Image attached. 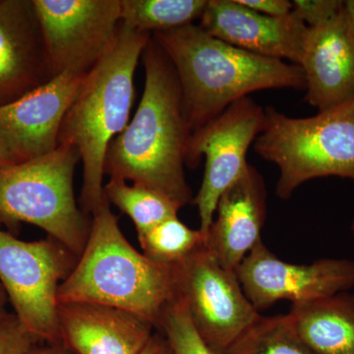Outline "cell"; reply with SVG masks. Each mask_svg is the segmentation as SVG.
I'll return each instance as SVG.
<instances>
[{"label": "cell", "instance_id": "6da1fadb", "mask_svg": "<svg viewBox=\"0 0 354 354\" xmlns=\"http://www.w3.org/2000/svg\"><path fill=\"white\" fill-rule=\"evenodd\" d=\"M145 87L125 129L109 144L104 174L162 193L183 208L192 202L186 153L192 131L171 60L151 37L142 53Z\"/></svg>", "mask_w": 354, "mask_h": 354}, {"label": "cell", "instance_id": "7a4b0ae2", "mask_svg": "<svg viewBox=\"0 0 354 354\" xmlns=\"http://www.w3.org/2000/svg\"><path fill=\"white\" fill-rule=\"evenodd\" d=\"M152 37L176 70L192 133L252 93L305 90L299 65L241 50L211 36L199 25L155 32Z\"/></svg>", "mask_w": 354, "mask_h": 354}, {"label": "cell", "instance_id": "3957f363", "mask_svg": "<svg viewBox=\"0 0 354 354\" xmlns=\"http://www.w3.org/2000/svg\"><path fill=\"white\" fill-rule=\"evenodd\" d=\"M151 37L120 22L113 44L88 72L60 128L58 145L74 147L83 164L80 205L86 215L93 216L106 200V153L129 123L135 70Z\"/></svg>", "mask_w": 354, "mask_h": 354}, {"label": "cell", "instance_id": "277c9868", "mask_svg": "<svg viewBox=\"0 0 354 354\" xmlns=\"http://www.w3.org/2000/svg\"><path fill=\"white\" fill-rule=\"evenodd\" d=\"M108 200L93 214L87 243L58 290V304L90 302L136 314L158 328L176 283L171 266L139 252L121 232Z\"/></svg>", "mask_w": 354, "mask_h": 354}, {"label": "cell", "instance_id": "5b68a950", "mask_svg": "<svg viewBox=\"0 0 354 354\" xmlns=\"http://www.w3.org/2000/svg\"><path fill=\"white\" fill-rule=\"evenodd\" d=\"M264 128L255 152L278 167L281 199L312 179L337 176L354 180V100L305 118L265 109Z\"/></svg>", "mask_w": 354, "mask_h": 354}, {"label": "cell", "instance_id": "8992f818", "mask_svg": "<svg viewBox=\"0 0 354 354\" xmlns=\"http://www.w3.org/2000/svg\"><path fill=\"white\" fill-rule=\"evenodd\" d=\"M79 162L74 147L58 145L48 155L0 167V223L12 230L21 223L41 228L79 257L92 227L74 194Z\"/></svg>", "mask_w": 354, "mask_h": 354}, {"label": "cell", "instance_id": "52a82bcc", "mask_svg": "<svg viewBox=\"0 0 354 354\" xmlns=\"http://www.w3.org/2000/svg\"><path fill=\"white\" fill-rule=\"evenodd\" d=\"M77 260L51 237L24 241L0 230V283L14 315L39 342L62 344L58 290Z\"/></svg>", "mask_w": 354, "mask_h": 354}, {"label": "cell", "instance_id": "ba28073f", "mask_svg": "<svg viewBox=\"0 0 354 354\" xmlns=\"http://www.w3.org/2000/svg\"><path fill=\"white\" fill-rule=\"evenodd\" d=\"M171 268L176 295L214 353H225L261 315L246 297L236 272L221 266L206 243Z\"/></svg>", "mask_w": 354, "mask_h": 354}, {"label": "cell", "instance_id": "9c48e42d", "mask_svg": "<svg viewBox=\"0 0 354 354\" xmlns=\"http://www.w3.org/2000/svg\"><path fill=\"white\" fill-rule=\"evenodd\" d=\"M265 120V109L245 97L191 135L186 167L195 169L205 158L201 186L192 200L200 216L199 230L205 235L221 194L246 171L247 153L262 132Z\"/></svg>", "mask_w": 354, "mask_h": 354}, {"label": "cell", "instance_id": "30bf717a", "mask_svg": "<svg viewBox=\"0 0 354 354\" xmlns=\"http://www.w3.org/2000/svg\"><path fill=\"white\" fill-rule=\"evenodd\" d=\"M51 76L87 74L113 44L120 0H32Z\"/></svg>", "mask_w": 354, "mask_h": 354}, {"label": "cell", "instance_id": "8fae6325", "mask_svg": "<svg viewBox=\"0 0 354 354\" xmlns=\"http://www.w3.org/2000/svg\"><path fill=\"white\" fill-rule=\"evenodd\" d=\"M236 274L259 312L279 300L300 304L346 292L354 286V261L327 258L293 264L279 259L262 241L242 261Z\"/></svg>", "mask_w": 354, "mask_h": 354}, {"label": "cell", "instance_id": "7c38bea8", "mask_svg": "<svg viewBox=\"0 0 354 354\" xmlns=\"http://www.w3.org/2000/svg\"><path fill=\"white\" fill-rule=\"evenodd\" d=\"M87 74L64 72L0 108V135L15 164L48 155L57 148L65 115Z\"/></svg>", "mask_w": 354, "mask_h": 354}, {"label": "cell", "instance_id": "4fadbf2b", "mask_svg": "<svg viewBox=\"0 0 354 354\" xmlns=\"http://www.w3.org/2000/svg\"><path fill=\"white\" fill-rule=\"evenodd\" d=\"M200 27L211 36L254 55L299 65L308 27L295 13L271 17L237 0H208Z\"/></svg>", "mask_w": 354, "mask_h": 354}, {"label": "cell", "instance_id": "5bb4252c", "mask_svg": "<svg viewBox=\"0 0 354 354\" xmlns=\"http://www.w3.org/2000/svg\"><path fill=\"white\" fill-rule=\"evenodd\" d=\"M299 66L304 72L305 101L326 111L354 100V29L344 10L308 28Z\"/></svg>", "mask_w": 354, "mask_h": 354}, {"label": "cell", "instance_id": "9a60e30c", "mask_svg": "<svg viewBox=\"0 0 354 354\" xmlns=\"http://www.w3.org/2000/svg\"><path fill=\"white\" fill-rule=\"evenodd\" d=\"M51 79L32 0H0V108Z\"/></svg>", "mask_w": 354, "mask_h": 354}, {"label": "cell", "instance_id": "2e32d148", "mask_svg": "<svg viewBox=\"0 0 354 354\" xmlns=\"http://www.w3.org/2000/svg\"><path fill=\"white\" fill-rule=\"evenodd\" d=\"M267 216L264 179L252 165L221 194L206 234V245L221 266L236 272L262 241Z\"/></svg>", "mask_w": 354, "mask_h": 354}, {"label": "cell", "instance_id": "e0dca14e", "mask_svg": "<svg viewBox=\"0 0 354 354\" xmlns=\"http://www.w3.org/2000/svg\"><path fill=\"white\" fill-rule=\"evenodd\" d=\"M62 344L75 354H138L156 329L131 312L90 304H58Z\"/></svg>", "mask_w": 354, "mask_h": 354}, {"label": "cell", "instance_id": "ac0fdd59", "mask_svg": "<svg viewBox=\"0 0 354 354\" xmlns=\"http://www.w3.org/2000/svg\"><path fill=\"white\" fill-rule=\"evenodd\" d=\"M288 314L298 337L314 354H354V295L293 304Z\"/></svg>", "mask_w": 354, "mask_h": 354}, {"label": "cell", "instance_id": "d6986e66", "mask_svg": "<svg viewBox=\"0 0 354 354\" xmlns=\"http://www.w3.org/2000/svg\"><path fill=\"white\" fill-rule=\"evenodd\" d=\"M104 193L109 204L131 218L138 237L165 221L176 218L181 209L176 202L152 188L137 183L128 185L121 179H109Z\"/></svg>", "mask_w": 354, "mask_h": 354}, {"label": "cell", "instance_id": "ffe728a7", "mask_svg": "<svg viewBox=\"0 0 354 354\" xmlns=\"http://www.w3.org/2000/svg\"><path fill=\"white\" fill-rule=\"evenodd\" d=\"M208 0H120V21L136 31L153 35L193 24Z\"/></svg>", "mask_w": 354, "mask_h": 354}, {"label": "cell", "instance_id": "44dd1931", "mask_svg": "<svg viewBox=\"0 0 354 354\" xmlns=\"http://www.w3.org/2000/svg\"><path fill=\"white\" fill-rule=\"evenodd\" d=\"M223 354H314L298 337L290 314L260 315Z\"/></svg>", "mask_w": 354, "mask_h": 354}, {"label": "cell", "instance_id": "7402d4cb", "mask_svg": "<svg viewBox=\"0 0 354 354\" xmlns=\"http://www.w3.org/2000/svg\"><path fill=\"white\" fill-rule=\"evenodd\" d=\"M144 255L158 264L171 266L206 243V235L176 218H169L138 237Z\"/></svg>", "mask_w": 354, "mask_h": 354}, {"label": "cell", "instance_id": "603a6c76", "mask_svg": "<svg viewBox=\"0 0 354 354\" xmlns=\"http://www.w3.org/2000/svg\"><path fill=\"white\" fill-rule=\"evenodd\" d=\"M157 330L167 337L174 354H216L198 334L183 300L176 292L162 311Z\"/></svg>", "mask_w": 354, "mask_h": 354}, {"label": "cell", "instance_id": "cb8c5ba5", "mask_svg": "<svg viewBox=\"0 0 354 354\" xmlns=\"http://www.w3.org/2000/svg\"><path fill=\"white\" fill-rule=\"evenodd\" d=\"M38 342L15 315L0 321V354H30Z\"/></svg>", "mask_w": 354, "mask_h": 354}, {"label": "cell", "instance_id": "d4e9b609", "mask_svg": "<svg viewBox=\"0 0 354 354\" xmlns=\"http://www.w3.org/2000/svg\"><path fill=\"white\" fill-rule=\"evenodd\" d=\"M339 0H293L292 12L308 28L317 27L341 12Z\"/></svg>", "mask_w": 354, "mask_h": 354}, {"label": "cell", "instance_id": "484cf974", "mask_svg": "<svg viewBox=\"0 0 354 354\" xmlns=\"http://www.w3.org/2000/svg\"><path fill=\"white\" fill-rule=\"evenodd\" d=\"M239 3L271 17H285L292 12V1L290 0H237Z\"/></svg>", "mask_w": 354, "mask_h": 354}, {"label": "cell", "instance_id": "4316f807", "mask_svg": "<svg viewBox=\"0 0 354 354\" xmlns=\"http://www.w3.org/2000/svg\"><path fill=\"white\" fill-rule=\"evenodd\" d=\"M138 354H174L171 344L162 333H153L144 348Z\"/></svg>", "mask_w": 354, "mask_h": 354}, {"label": "cell", "instance_id": "83f0119b", "mask_svg": "<svg viewBox=\"0 0 354 354\" xmlns=\"http://www.w3.org/2000/svg\"><path fill=\"white\" fill-rule=\"evenodd\" d=\"M30 354H75L64 344H46L44 346H35Z\"/></svg>", "mask_w": 354, "mask_h": 354}, {"label": "cell", "instance_id": "f1b7e54d", "mask_svg": "<svg viewBox=\"0 0 354 354\" xmlns=\"http://www.w3.org/2000/svg\"><path fill=\"white\" fill-rule=\"evenodd\" d=\"M15 164V160L9 151L6 142L0 135V167Z\"/></svg>", "mask_w": 354, "mask_h": 354}, {"label": "cell", "instance_id": "f546056e", "mask_svg": "<svg viewBox=\"0 0 354 354\" xmlns=\"http://www.w3.org/2000/svg\"><path fill=\"white\" fill-rule=\"evenodd\" d=\"M8 301L6 290H4L3 286L0 283V321L3 320L8 315L6 312V304Z\"/></svg>", "mask_w": 354, "mask_h": 354}, {"label": "cell", "instance_id": "4dcf8cb0", "mask_svg": "<svg viewBox=\"0 0 354 354\" xmlns=\"http://www.w3.org/2000/svg\"><path fill=\"white\" fill-rule=\"evenodd\" d=\"M344 10L346 15H348V19L351 21L354 29V0L344 1Z\"/></svg>", "mask_w": 354, "mask_h": 354}, {"label": "cell", "instance_id": "1f68e13d", "mask_svg": "<svg viewBox=\"0 0 354 354\" xmlns=\"http://www.w3.org/2000/svg\"><path fill=\"white\" fill-rule=\"evenodd\" d=\"M351 230H353V234L354 236V218H353V225H351Z\"/></svg>", "mask_w": 354, "mask_h": 354}]
</instances>
